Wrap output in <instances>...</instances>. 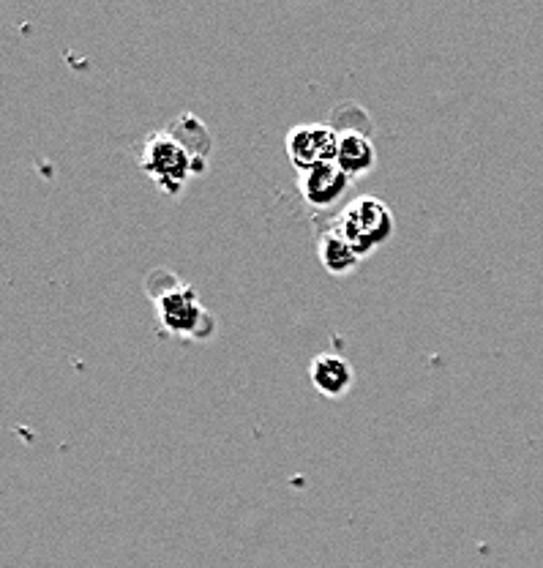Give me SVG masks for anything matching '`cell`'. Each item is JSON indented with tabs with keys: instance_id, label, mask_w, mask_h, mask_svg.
<instances>
[{
	"instance_id": "obj_1",
	"label": "cell",
	"mask_w": 543,
	"mask_h": 568,
	"mask_svg": "<svg viewBox=\"0 0 543 568\" xmlns=\"http://www.w3.org/2000/svg\"><path fill=\"white\" fill-rule=\"evenodd\" d=\"M334 230L352 246L358 257H366L377 246L391 241V235L397 233V219H393L391 205L382 203L375 194H363L345 205Z\"/></svg>"
},
{
	"instance_id": "obj_2",
	"label": "cell",
	"mask_w": 543,
	"mask_h": 568,
	"mask_svg": "<svg viewBox=\"0 0 543 568\" xmlns=\"http://www.w3.org/2000/svg\"><path fill=\"white\" fill-rule=\"evenodd\" d=\"M156 317L162 328L173 336H188V339H208L214 334V317L199 301L192 284L173 280L153 293Z\"/></svg>"
},
{
	"instance_id": "obj_3",
	"label": "cell",
	"mask_w": 543,
	"mask_h": 568,
	"mask_svg": "<svg viewBox=\"0 0 543 568\" xmlns=\"http://www.w3.org/2000/svg\"><path fill=\"white\" fill-rule=\"evenodd\" d=\"M140 168L156 181V186H162L167 194H178L186 181L199 170H205L197 159L188 153V148L170 134L153 132L143 140V151H140Z\"/></svg>"
},
{
	"instance_id": "obj_4",
	"label": "cell",
	"mask_w": 543,
	"mask_h": 568,
	"mask_svg": "<svg viewBox=\"0 0 543 568\" xmlns=\"http://www.w3.org/2000/svg\"><path fill=\"white\" fill-rule=\"evenodd\" d=\"M339 132L330 123H300L287 132V156L298 173H306L315 164L336 162Z\"/></svg>"
},
{
	"instance_id": "obj_5",
	"label": "cell",
	"mask_w": 543,
	"mask_h": 568,
	"mask_svg": "<svg viewBox=\"0 0 543 568\" xmlns=\"http://www.w3.org/2000/svg\"><path fill=\"white\" fill-rule=\"evenodd\" d=\"M350 183L352 178L336 162L315 164V168L298 175L300 197H304L311 209H334V205L347 194Z\"/></svg>"
},
{
	"instance_id": "obj_6",
	"label": "cell",
	"mask_w": 543,
	"mask_h": 568,
	"mask_svg": "<svg viewBox=\"0 0 543 568\" xmlns=\"http://www.w3.org/2000/svg\"><path fill=\"white\" fill-rule=\"evenodd\" d=\"M309 381L326 399H339L352 388L356 372H352L350 361L341 358V355L320 353L309 364Z\"/></svg>"
},
{
	"instance_id": "obj_7",
	"label": "cell",
	"mask_w": 543,
	"mask_h": 568,
	"mask_svg": "<svg viewBox=\"0 0 543 568\" xmlns=\"http://www.w3.org/2000/svg\"><path fill=\"white\" fill-rule=\"evenodd\" d=\"M339 145H336V164L356 181L363 178L377 164V148L369 132L361 129H336Z\"/></svg>"
},
{
	"instance_id": "obj_8",
	"label": "cell",
	"mask_w": 543,
	"mask_h": 568,
	"mask_svg": "<svg viewBox=\"0 0 543 568\" xmlns=\"http://www.w3.org/2000/svg\"><path fill=\"white\" fill-rule=\"evenodd\" d=\"M317 254H320L322 268L334 276L352 274V271L358 268V263H361V257L352 252V246L347 244V241L341 239L334 227L326 230V233L320 235V241H317Z\"/></svg>"
},
{
	"instance_id": "obj_9",
	"label": "cell",
	"mask_w": 543,
	"mask_h": 568,
	"mask_svg": "<svg viewBox=\"0 0 543 568\" xmlns=\"http://www.w3.org/2000/svg\"><path fill=\"white\" fill-rule=\"evenodd\" d=\"M167 132L175 134V138L188 148V153H192V156L205 168V159H208V151H211V134L197 118L194 115L175 118V121L167 126Z\"/></svg>"
}]
</instances>
